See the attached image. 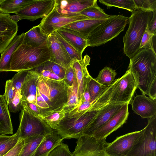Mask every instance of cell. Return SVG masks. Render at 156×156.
<instances>
[{"mask_svg":"<svg viewBox=\"0 0 156 156\" xmlns=\"http://www.w3.org/2000/svg\"><path fill=\"white\" fill-rule=\"evenodd\" d=\"M36 86V105L41 118L62 111L67 103L68 87L63 79H51L41 74Z\"/></svg>","mask_w":156,"mask_h":156,"instance_id":"cell-1","label":"cell"},{"mask_svg":"<svg viewBox=\"0 0 156 156\" xmlns=\"http://www.w3.org/2000/svg\"><path fill=\"white\" fill-rule=\"evenodd\" d=\"M137 88L135 79L129 69L115 80L91 102L90 110H98L108 104L129 103Z\"/></svg>","mask_w":156,"mask_h":156,"instance_id":"cell-2","label":"cell"},{"mask_svg":"<svg viewBox=\"0 0 156 156\" xmlns=\"http://www.w3.org/2000/svg\"><path fill=\"white\" fill-rule=\"evenodd\" d=\"M128 69L133 76L137 88L148 95L152 85L156 83V54L147 48L140 51L130 59Z\"/></svg>","mask_w":156,"mask_h":156,"instance_id":"cell-3","label":"cell"},{"mask_svg":"<svg viewBox=\"0 0 156 156\" xmlns=\"http://www.w3.org/2000/svg\"><path fill=\"white\" fill-rule=\"evenodd\" d=\"M153 12L138 10L132 12L128 19V28L123 38L124 53L130 59L141 50L140 46L147 24Z\"/></svg>","mask_w":156,"mask_h":156,"instance_id":"cell-4","label":"cell"},{"mask_svg":"<svg viewBox=\"0 0 156 156\" xmlns=\"http://www.w3.org/2000/svg\"><path fill=\"white\" fill-rule=\"evenodd\" d=\"M50 58L47 45L34 47L22 44L12 54L9 70L17 72L31 70L49 61Z\"/></svg>","mask_w":156,"mask_h":156,"instance_id":"cell-5","label":"cell"},{"mask_svg":"<svg viewBox=\"0 0 156 156\" xmlns=\"http://www.w3.org/2000/svg\"><path fill=\"white\" fill-rule=\"evenodd\" d=\"M128 19L122 15H111L97 26L87 39V46H98L117 37L123 31Z\"/></svg>","mask_w":156,"mask_h":156,"instance_id":"cell-6","label":"cell"},{"mask_svg":"<svg viewBox=\"0 0 156 156\" xmlns=\"http://www.w3.org/2000/svg\"><path fill=\"white\" fill-rule=\"evenodd\" d=\"M22 108L20 115V123L16 133L19 139L24 140L31 136L52 133L53 130L43 120L35 115L24 101H21Z\"/></svg>","mask_w":156,"mask_h":156,"instance_id":"cell-7","label":"cell"},{"mask_svg":"<svg viewBox=\"0 0 156 156\" xmlns=\"http://www.w3.org/2000/svg\"><path fill=\"white\" fill-rule=\"evenodd\" d=\"M99 109L88 111L79 116H65L55 130L64 139H78L96 116Z\"/></svg>","mask_w":156,"mask_h":156,"instance_id":"cell-8","label":"cell"},{"mask_svg":"<svg viewBox=\"0 0 156 156\" xmlns=\"http://www.w3.org/2000/svg\"><path fill=\"white\" fill-rule=\"evenodd\" d=\"M144 128L126 156H156V115L148 119Z\"/></svg>","mask_w":156,"mask_h":156,"instance_id":"cell-9","label":"cell"},{"mask_svg":"<svg viewBox=\"0 0 156 156\" xmlns=\"http://www.w3.org/2000/svg\"><path fill=\"white\" fill-rule=\"evenodd\" d=\"M71 156H110L106 151V138L98 140L83 135L78 139Z\"/></svg>","mask_w":156,"mask_h":156,"instance_id":"cell-10","label":"cell"},{"mask_svg":"<svg viewBox=\"0 0 156 156\" xmlns=\"http://www.w3.org/2000/svg\"><path fill=\"white\" fill-rule=\"evenodd\" d=\"M87 19H89L80 14L75 16L61 14L55 7L46 16L42 18L39 25L41 31L48 36L69 23Z\"/></svg>","mask_w":156,"mask_h":156,"instance_id":"cell-11","label":"cell"},{"mask_svg":"<svg viewBox=\"0 0 156 156\" xmlns=\"http://www.w3.org/2000/svg\"><path fill=\"white\" fill-rule=\"evenodd\" d=\"M144 129L130 132L117 137L107 144L106 151L110 156H126Z\"/></svg>","mask_w":156,"mask_h":156,"instance_id":"cell-12","label":"cell"},{"mask_svg":"<svg viewBox=\"0 0 156 156\" xmlns=\"http://www.w3.org/2000/svg\"><path fill=\"white\" fill-rule=\"evenodd\" d=\"M55 5L56 0H37L15 14L21 16L22 20L34 21L46 16L54 9Z\"/></svg>","mask_w":156,"mask_h":156,"instance_id":"cell-13","label":"cell"},{"mask_svg":"<svg viewBox=\"0 0 156 156\" xmlns=\"http://www.w3.org/2000/svg\"><path fill=\"white\" fill-rule=\"evenodd\" d=\"M129 103L123 105L119 110L105 124L97 130L93 135L96 139H103L121 127L127 119Z\"/></svg>","mask_w":156,"mask_h":156,"instance_id":"cell-14","label":"cell"},{"mask_svg":"<svg viewBox=\"0 0 156 156\" xmlns=\"http://www.w3.org/2000/svg\"><path fill=\"white\" fill-rule=\"evenodd\" d=\"M47 44L50 53L49 61L66 69L72 66L69 55L56 37L55 31L47 36Z\"/></svg>","mask_w":156,"mask_h":156,"instance_id":"cell-15","label":"cell"},{"mask_svg":"<svg viewBox=\"0 0 156 156\" xmlns=\"http://www.w3.org/2000/svg\"><path fill=\"white\" fill-rule=\"evenodd\" d=\"M10 15L0 12V53L8 46L18 30L17 23L11 20Z\"/></svg>","mask_w":156,"mask_h":156,"instance_id":"cell-16","label":"cell"},{"mask_svg":"<svg viewBox=\"0 0 156 156\" xmlns=\"http://www.w3.org/2000/svg\"><path fill=\"white\" fill-rule=\"evenodd\" d=\"M123 105L108 104L99 109L98 114L84 131L83 135L93 136L95 132L110 119Z\"/></svg>","mask_w":156,"mask_h":156,"instance_id":"cell-17","label":"cell"},{"mask_svg":"<svg viewBox=\"0 0 156 156\" xmlns=\"http://www.w3.org/2000/svg\"><path fill=\"white\" fill-rule=\"evenodd\" d=\"M129 104L134 112L142 118L148 119L156 115V99L142 94L134 97Z\"/></svg>","mask_w":156,"mask_h":156,"instance_id":"cell-18","label":"cell"},{"mask_svg":"<svg viewBox=\"0 0 156 156\" xmlns=\"http://www.w3.org/2000/svg\"><path fill=\"white\" fill-rule=\"evenodd\" d=\"M96 0H56L55 8L60 13L75 16L84 9L97 3Z\"/></svg>","mask_w":156,"mask_h":156,"instance_id":"cell-19","label":"cell"},{"mask_svg":"<svg viewBox=\"0 0 156 156\" xmlns=\"http://www.w3.org/2000/svg\"><path fill=\"white\" fill-rule=\"evenodd\" d=\"M40 75L39 73L31 70L28 71L26 76L21 90V101H24L28 106L37 108L36 101V84Z\"/></svg>","mask_w":156,"mask_h":156,"instance_id":"cell-20","label":"cell"},{"mask_svg":"<svg viewBox=\"0 0 156 156\" xmlns=\"http://www.w3.org/2000/svg\"><path fill=\"white\" fill-rule=\"evenodd\" d=\"M90 58L88 55L84 56L80 60H77L72 63V66L75 71L78 86L80 106L87 79L90 75L87 69L90 64Z\"/></svg>","mask_w":156,"mask_h":156,"instance_id":"cell-21","label":"cell"},{"mask_svg":"<svg viewBox=\"0 0 156 156\" xmlns=\"http://www.w3.org/2000/svg\"><path fill=\"white\" fill-rule=\"evenodd\" d=\"M106 19H89L80 20L69 23L63 27L73 30L77 34L87 40L92 31Z\"/></svg>","mask_w":156,"mask_h":156,"instance_id":"cell-22","label":"cell"},{"mask_svg":"<svg viewBox=\"0 0 156 156\" xmlns=\"http://www.w3.org/2000/svg\"><path fill=\"white\" fill-rule=\"evenodd\" d=\"M25 33L16 35L1 53L0 57V72L10 71V63L12 56L18 47L22 44Z\"/></svg>","mask_w":156,"mask_h":156,"instance_id":"cell-23","label":"cell"},{"mask_svg":"<svg viewBox=\"0 0 156 156\" xmlns=\"http://www.w3.org/2000/svg\"><path fill=\"white\" fill-rule=\"evenodd\" d=\"M53 130L51 134L46 135L38 146L33 156H48L50 153L62 142L63 140L60 136Z\"/></svg>","mask_w":156,"mask_h":156,"instance_id":"cell-24","label":"cell"},{"mask_svg":"<svg viewBox=\"0 0 156 156\" xmlns=\"http://www.w3.org/2000/svg\"><path fill=\"white\" fill-rule=\"evenodd\" d=\"M34 69L44 77L60 80L63 79L66 69L48 61Z\"/></svg>","mask_w":156,"mask_h":156,"instance_id":"cell-25","label":"cell"},{"mask_svg":"<svg viewBox=\"0 0 156 156\" xmlns=\"http://www.w3.org/2000/svg\"><path fill=\"white\" fill-rule=\"evenodd\" d=\"M55 31L81 55L87 47V40L72 30L62 27Z\"/></svg>","mask_w":156,"mask_h":156,"instance_id":"cell-26","label":"cell"},{"mask_svg":"<svg viewBox=\"0 0 156 156\" xmlns=\"http://www.w3.org/2000/svg\"><path fill=\"white\" fill-rule=\"evenodd\" d=\"M47 35L41 31L39 25L34 26L25 33L22 44L37 47L47 45Z\"/></svg>","mask_w":156,"mask_h":156,"instance_id":"cell-27","label":"cell"},{"mask_svg":"<svg viewBox=\"0 0 156 156\" xmlns=\"http://www.w3.org/2000/svg\"><path fill=\"white\" fill-rule=\"evenodd\" d=\"M3 95L0 94V135L13 133L9 111Z\"/></svg>","mask_w":156,"mask_h":156,"instance_id":"cell-28","label":"cell"},{"mask_svg":"<svg viewBox=\"0 0 156 156\" xmlns=\"http://www.w3.org/2000/svg\"><path fill=\"white\" fill-rule=\"evenodd\" d=\"M37 0H0V12L4 14L16 13Z\"/></svg>","mask_w":156,"mask_h":156,"instance_id":"cell-29","label":"cell"},{"mask_svg":"<svg viewBox=\"0 0 156 156\" xmlns=\"http://www.w3.org/2000/svg\"><path fill=\"white\" fill-rule=\"evenodd\" d=\"M67 93V103L62 111L66 114L78 107L79 105L78 86L75 74L72 85L68 87Z\"/></svg>","mask_w":156,"mask_h":156,"instance_id":"cell-30","label":"cell"},{"mask_svg":"<svg viewBox=\"0 0 156 156\" xmlns=\"http://www.w3.org/2000/svg\"><path fill=\"white\" fill-rule=\"evenodd\" d=\"M45 136H33L24 140V145L18 156H33L37 149Z\"/></svg>","mask_w":156,"mask_h":156,"instance_id":"cell-31","label":"cell"},{"mask_svg":"<svg viewBox=\"0 0 156 156\" xmlns=\"http://www.w3.org/2000/svg\"><path fill=\"white\" fill-rule=\"evenodd\" d=\"M80 14L89 19L96 20L106 19L110 16L106 14L97 3L84 9Z\"/></svg>","mask_w":156,"mask_h":156,"instance_id":"cell-32","label":"cell"},{"mask_svg":"<svg viewBox=\"0 0 156 156\" xmlns=\"http://www.w3.org/2000/svg\"><path fill=\"white\" fill-rule=\"evenodd\" d=\"M116 74L115 70L106 66L100 71L98 76L94 79L100 84L108 87L114 81Z\"/></svg>","mask_w":156,"mask_h":156,"instance_id":"cell-33","label":"cell"},{"mask_svg":"<svg viewBox=\"0 0 156 156\" xmlns=\"http://www.w3.org/2000/svg\"><path fill=\"white\" fill-rule=\"evenodd\" d=\"M99 1L101 3L106 5L107 9L114 6L126 9L132 12L136 10V7L133 0H100Z\"/></svg>","mask_w":156,"mask_h":156,"instance_id":"cell-34","label":"cell"},{"mask_svg":"<svg viewBox=\"0 0 156 156\" xmlns=\"http://www.w3.org/2000/svg\"><path fill=\"white\" fill-rule=\"evenodd\" d=\"M55 33L56 37L63 45L69 55L72 63L77 60H80L82 59V55L65 40L56 31H55Z\"/></svg>","mask_w":156,"mask_h":156,"instance_id":"cell-35","label":"cell"},{"mask_svg":"<svg viewBox=\"0 0 156 156\" xmlns=\"http://www.w3.org/2000/svg\"><path fill=\"white\" fill-rule=\"evenodd\" d=\"M107 87L100 84L91 77L88 84V89L91 102L94 100Z\"/></svg>","mask_w":156,"mask_h":156,"instance_id":"cell-36","label":"cell"},{"mask_svg":"<svg viewBox=\"0 0 156 156\" xmlns=\"http://www.w3.org/2000/svg\"><path fill=\"white\" fill-rule=\"evenodd\" d=\"M65 116L66 113L61 111L54 113L42 119L49 127L55 130Z\"/></svg>","mask_w":156,"mask_h":156,"instance_id":"cell-37","label":"cell"},{"mask_svg":"<svg viewBox=\"0 0 156 156\" xmlns=\"http://www.w3.org/2000/svg\"><path fill=\"white\" fill-rule=\"evenodd\" d=\"M155 36L156 34L151 33L149 31L147 25L145 31L142 38L140 48L148 49L156 53L153 41V38Z\"/></svg>","mask_w":156,"mask_h":156,"instance_id":"cell-38","label":"cell"},{"mask_svg":"<svg viewBox=\"0 0 156 156\" xmlns=\"http://www.w3.org/2000/svg\"><path fill=\"white\" fill-rule=\"evenodd\" d=\"M19 140V138L16 133L0 145V156H3L11 150L16 145Z\"/></svg>","mask_w":156,"mask_h":156,"instance_id":"cell-39","label":"cell"},{"mask_svg":"<svg viewBox=\"0 0 156 156\" xmlns=\"http://www.w3.org/2000/svg\"><path fill=\"white\" fill-rule=\"evenodd\" d=\"M136 10H142L153 12L156 11V0H133Z\"/></svg>","mask_w":156,"mask_h":156,"instance_id":"cell-40","label":"cell"},{"mask_svg":"<svg viewBox=\"0 0 156 156\" xmlns=\"http://www.w3.org/2000/svg\"><path fill=\"white\" fill-rule=\"evenodd\" d=\"M29 71H21L18 72L11 79L15 91L20 93L22 87Z\"/></svg>","mask_w":156,"mask_h":156,"instance_id":"cell-41","label":"cell"},{"mask_svg":"<svg viewBox=\"0 0 156 156\" xmlns=\"http://www.w3.org/2000/svg\"><path fill=\"white\" fill-rule=\"evenodd\" d=\"M68 146L62 142L54 148L48 156H71Z\"/></svg>","mask_w":156,"mask_h":156,"instance_id":"cell-42","label":"cell"},{"mask_svg":"<svg viewBox=\"0 0 156 156\" xmlns=\"http://www.w3.org/2000/svg\"><path fill=\"white\" fill-rule=\"evenodd\" d=\"M20 93L15 91V95L8 105L9 112L16 113L21 110L22 104Z\"/></svg>","mask_w":156,"mask_h":156,"instance_id":"cell-43","label":"cell"},{"mask_svg":"<svg viewBox=\"0 0 156 156\" xmlns=\"http://www.w3.org/2000/svg\"><path fill=\"white\" fill-rule=\"evenodd\" d=\"M15 92V89L11 80H7L5 85V90L3 95L8 105L13 98Z\"/></svg>","mask_w":156,"mask_h":156,"instance_id":"cell-44","label":"cell"},{"mask_svg":"<svg viewBox=\"0 0 156 156\" xmlns=\"http://www.w3.org/2000/svg\"><path fill=\"white\" fill-rule=\"evenodd\" d=\"M75 73L72 66L66 69L63 78L64 81L68 87L71 86L73 83Z\"/></svg>","mask_w":156,"mask_h":156,"instance_id":"cell-45","label":"cell"},{"mask_svg":"<svg viewBox=\"0 0 156 156\" xmlns=\"http://www.w3.org/2000/svg\"><path fill=\"white\" fill-rule=\"evenodd\" d=\"M24 144V140L19 139L16 145L3 156H18Z\"/></svg>","mask_w":156,"mask_h":156,"instance_id":"cell-46","label":"cell"},{"mask_svg":"<svg viewBox=\"0 0 156 156\" xmlns=\"http://www.w3.org/2000/svg\"><path fill=\"white\" fill-rule=\"evenodd\" d=\"M156 11L153 12L151 19L147 23L149 31L152 33L156 35Z\"/></svg>","mask_w":156,"mask_h":156,"instance_id":"cell-47","label":"cell"},{"mask_svg":"<svg viewBox=\"0 0 156 156\" xmlns=\"http://www.w3.org/2000/svg\"><path fill=\"white\" fill-rule=\"evenodd\" d=\"M9 18L12 21L17 23L19 21L22 20V17L18 15L9 16Z\"/></svg>","mask_w":156,"mask_h":156,"instance_id":"cell-48","label":"cell"},{"mask_svg":"<svg viewBox=\"0 0 156 156\" xmlns=\"http://www.w3.org/2000/svg\"><path fill=\"white\" fill-rule=\"evenodd\" d=\"M11 136L0 135V145L9 139Z\"/></svg>","mask_w":156,"mask_h":156,"instance_id":"cell-49","label":"cell"}]
</instances>
